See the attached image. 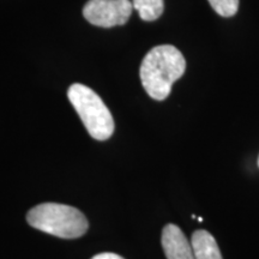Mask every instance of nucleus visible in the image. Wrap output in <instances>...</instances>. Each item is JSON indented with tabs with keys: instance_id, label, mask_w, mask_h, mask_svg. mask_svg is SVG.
<instances>
[{
	"instance_id": "10",
	"label": "nucleus",
	"mask_w": 259,
	"mask_h": 259,
	"mask_svg": "<svg viewBox=\"0 0 259 259\" xmlns=\"http://www.w3.org/2000/svg\"><path fill=\"white\" fill-rule=\"evenodd\" d=\"M258 167H259V157H258Z\"/></svg>"
},
{
	"instance_id": "5",
	"label": "nucleus",
	"mask_w": 259,
	"mask_h": 259,
	"mask_svg": "<svg viewBox=\"0 0 259 259\" xmlns=\"http://www.w3.org/2000/svg\"><path fill=\"white\" fill-rule=\"evenodd\" d=\"M162 247L167 259H194L191 242L176 225H167L163 228Z\"/></svg>"
},
{
	"instance_id": "3",
	"label": "nucleus",
	"mask_w": 259,
	"mask_h": 259,
	"mask_svg": "<svg viewBox=\"0 0 259 259\" xmlns=\"http://www.w3.org/2000/svg\"><path fill=\"white\" fill-rule=\"evenodd\" d=\"M67 96L93 138L106 141L111 137L114 132V120L101 97L89 87L79 83L70 87Z\"/></svg>"
},
{
	"instance_id": "1",
	"label": "nucleus",
	"mask_w": 259,
	"mask_h": 259,
	"mask_svg": "<svg viewBox=\"0 0 259 259\" xmlns=\"http://www.w3.org/2000/svg\"><path fill=\"white\" fill-rule=\"evenodd\" d=\"M186 60L177 47L156 46L144 57L141 65L142 84L151 99L162 101L169 96L171 85L185 73Z\"/></svg>"
},
{
	"instance_id": "8",
	"label": "nucleus",
	"mask_w": 259,
	"mask_h": 259,
	"mask_svg": "<svg viewBox=\"0 0 259 259\" xmlns=\"http://www.w3.org/2000/svg\"><path fill=\"white\" fill-rule=\"evenodd\" d=\"M213 11L222 17H233L239 9V0H208Z\"/></svg>"
},
{
	"instance_id": "9",
	"label": "nucleus",
	"mask_w": 259,
	"mask_h": 259,
	"mask_svg": "<svg viewBox=\"0 0 259 259\" xmlns=\"http://www.w3.org/2000/svg\"><path fill=\"white\" fill-rule=\"evenodd\" d=\"M92 259H124L120 255L115 254V253H109V252H106V253H100L96 254L95 257H93Z\"/></svg>"
},
{
	"instance_id": "7",
	"label": "nucleus",
	"mask_w": 259,
	"mask_h": 259,
	"mask_svg": "<svg viewBox=\"0 0 259 259\" xmlns=\"http://www.w3.org/2000/svg\"><path fill=\"white\" fill-rule=\"evenodd\" d=\"M132 6L137 10L139 17L145 22L156 21L164 10L163 0H132Z\"/></svg>"
},
{
	"instance_id": "2",
	"label": "nucleus",
	"mask_w": 259,
	"mask_h": 259,
	"mask_svg": "<svg viewBox=\"0 0 259 259\" xmlns=\"http://www.w3.org/2000/svg\"><path fill=\"white\" fill-rule=\"evenodd\" d=\"M29 225L38 231L63 239H76L88 231L85 216L73 206L59 203H42L29 210Z\"/></svg>"
},
{
	"instance_id": "4",
	"label": "nucleus",
	"mask_w": 259,
	"mask_h": 259,
	"mask_svg": "<svg viewBox=\"0 0 259 259\" xmlns=\"http://www.w3.org/2000/svg\"><path fill=\"white\" fill-rule=\"evenodd\" d=\"M132 10L130 0H89L83 8V16L90 24L112 28L127 23Z\"/></svg>"
},
{
	"instance_id": "6",
	"label": "nucleus",
	"mask_w": 259,
	"mask_h": 259,
	"mask_svg": "<svg viewBox=\"0 0 259 259\" xmlns=\"http://www.w3.org/2000/svg\"><path fill=\"white\" fill-rule=\"evenodd\" d=\"M194 259H223L215 238L206 231H196L191 239Z\"/></svg>"
}]
</instances>
